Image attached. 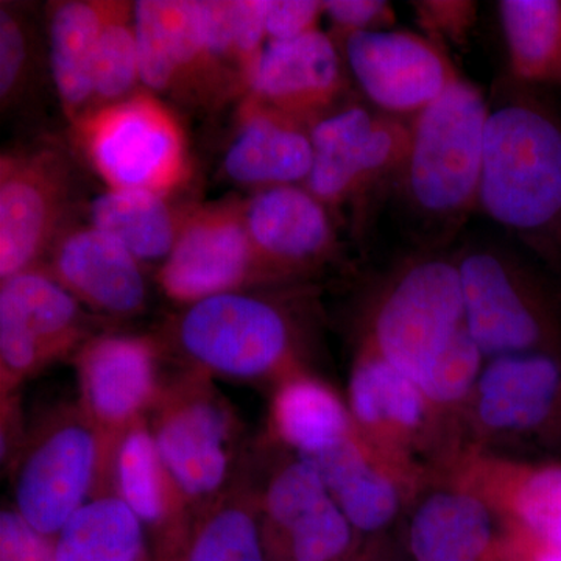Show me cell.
<instances>
[{
  "mask_svg": "<svg viewBox=\"0 0 561 561\" xmlns=\"http://www.w3.org/2000/svg\"><path fill=\"white\" fill-rule=\"evenodd\" d=\"M146 561H151V557H150V559H147Z\"/></svg>",
  "mask_w": 561,
  "mask_h": 561,
  "instance_id": "b9f144b4",
  "label": "cell"
},
{
  "mask_svg": "<svg viewBox=\"0 0 561 561\" xmlns=\"http://www.w3.org/2000/svg\"><path fill=\"white\" fill-rule=\"evenodd\" d=\"M497 10L513 76L526 83H561V2L502 0Z\"/></svg>",
  "mask_w": 561,
  "mask_h": 561,
  "instance_id": "4dcf8cb0",
  "label": "cell"
},
{
  "mask_svg": "<svg viewBox=\"0 0 561 561\" xmlns=\"http://www.w3.org/2000/svg\"><path fill=\"white\" fill-rule=\"evenodd\" d=\"M416 16L424 31L456 44L467 43L468 33L476 21L474 2L456 0H427L415 2Z\"/></svg>",
  "mask_w": 561,
  "mask_h": 561,
  "instance_id": "8d00e7d4",
  "label": "cell"
},
{
  "mask_svg": "<svg viewBox=\"0 0 561 561\" xmlns=\"http://www.w3.org/2000/svg\"><path fill=\"white\" fill-rule=\"evenodd\" d=\"M158 283L171 300L187 306L276 280L254 250L242 203L230 202L187 210Z\"/></svg>",
  "mask_w": 561,
  "mask_h": 561,
  "instance_id": "4fadbf2b",
  "label": "cell"
},
{
  "mask_svg": "<svg viewBox=\"0 0 561 561\" xmlns=\"http://www.w3.org/2000/svg\"><path fill=\"white\" fill-rule=\"evenodd\" d=\"M323 14V2L317 0H268L265 18L268 41L297 39L319 31Z\"/></svg>",
  "mask_w": 561,
  "mask_h": 561,
  "instance_id": "74e56055",
  "label": "cell"
},
{
  "mask_svg": "<svg viewBox=\"0 0 561 561\" xmlns=\"http://www.w3.org/2000/svg\"><path fill=\"white\" fill-rule=\"evenodd\" d=\"M151 561H268L256 482L243 471L232 486L153 540Z\"/></svg>",
  "mask_w": 561,
  "mask_h": 561,
  "instance_id": "603a6c76",
  "label": "cell"
},
{
  "mask_svg": "<svg viewBox=\"0 0 561 561\" xmlns=\"http://www.w3.org/2000/svg\"><path fill=\"white\" fill-rule=\"evenodd\" d=\"M172 341L191 370L239 382L276 383L306 370L300 335L280 302L228 291L183 309Z\"/></svg>",
  "mask_w": 561,
  "mask_h": 561,
  "instance_id": "3957f363",
  "label": "cell"
},
{
  "mask_svg": "<svg viewBox=\"0 0 561 561\" xmlns=\"http://www.w3.org/2000/svg\"><path fill=\"white\" fill-rule=\"evenodd\" d=\"M160 342L127 334L91 337L73 356L80 408L113 456L122 435L149 419L160 400Z\"/></svg>",
  "mask_w": 561,
  "mask_h": 561,
  "instance_id": "2e32d148",
  "label": "cell"
},
{
  "mask_svg": "<svg viewBox=\"0 0 561 561\" xmlns=\"http://www.w3.org/2000/svg\"><path fill=\"white\" fill-rule=\"evenodd\" d=\"M256 491L268 561H348L360 552L359 531L309 461L289 453Z\"/></svg>",
  "mask_w": 561,
  "mask_h": 561,
  "instance_id": "30bf717a",
  "label": "cell"
},
{
  "mask_svg": "<svg viewBox=\"0 0 561 561\" xmlns=\"http://www.w3.org/2000/svg\"><path fill=\"white\" fill-rule=\"evenodd\" d=\"M113 454L77 404L44 415L10 465L14 508L32 527L55 538L95 491L113 486Z\"/></svg>",
  "mask_w": 561,
  "mask_h": 561,
  "instance_id": "5b68a950",
  "label": "cell"
},
{
  "mask_svg": "<svg viewBox=\"0 0 561 561\" xmlns=\"http://www.w3.org/2000/svg\"><path fill=\"white\" fill-rule=\"evenodd\" d=\"M351 419L365 438L386 451L430 468L467 443L463 431L386 357L362 339L346 394Z\"/></svg>",
  "mask_w": 561,
  "mask_h": 561,
  "instance_id": "9c48e42d",
  "label": "cell"
},
{
  "mask_svg": "<svg viewBox=\"0 0 561 561\" xmlns=\"http://www.w3.org/2000/svg\"><path fill=\"white\" fill-rule=\"evenodd\" d=\"M313 162L306 187L327 206L359 197L376 184L400 179L411 124L364 106L334 111L311 128Z\"/></svg>",
  "mask_w": 561,
  "mask_h": 561,
  "instance_id": "7c38bea8",
  "label": "cell"
},
{
  "mask_svg": "<svg viewBox=\"0 0 561 561\" xmlns=\"http://www.w3.org/2000/svg\"><path fill=\"white\" fill-rule=\"evenodd\" d=\"M27 431L22 426L20 394L14 393L2 397V465L10 468L14 457L20 453Z\"/></svg>",
  "mask_w": 561,
  "mask_h": 561,
  "instance_id": "ab89813d",
  "label": "cell"
},
{
  "mask_svg": "<svg viewBox=\"0 0 561 561\" xmlns=\"http://www.w3.org/2000/svg\"><path fill=\"white\" fill-rule=\"evenodd\" d=\"M561 413V364L557 354L494 357L483 365L463 415L467 442L540 434Z\"/></svg>",
  "mask_w": 561,
  "mask_h": 561,
  "instance_id": "ac0fdd59",
  "label": "cell"
},
{
  "mask_svg": "<svg viewBox=\"0 0 561 561\" xmlns=\"http://www.w3.org/2000/svg\"><path fill=\"white\" fill-rule=\"evenodd\" d=\"M135 31L140 83L153 92H179V73L161 0L135 2Z\"/></svg>",
  "mask_w": 561,
  "mask_h": 561,
  "instance_id": "d6a6232c",
  "label": "cell"
},
{
  "mask_svg": "<svg viewBox=\"0 0 561 561\" xmlns=\"http://www.w3.org/2000/svg\"><path fill=\"white\" fill-rule=\"evenodd\" d=\"M434 483L474 494L497 522L561 548V463L512 459L465 443L438 465Z\"/></svg>",
  "mask_w": 561,
  "mask_h": 561,
  "instance_id": "9a60e30c",
  "label": "cell"
},
{
  "mask_svg": "<svg viewBox=\"0 0 561 561\" xmlns=\"http://www.w3.org/2000/svg\"><path fill=\"white\" fill-rule=\"evenodd\" d=\"M241 128L225 154L232 181L261 190L308 181L312 171L311 127L247 99Z\"/></svg>",
  "mask_w": 561,
  "mask_h": 561,
  "instance_id": "cb8c5ba5",
  "label": "cell"
},
{
  "mask_svg": "<svg viewBox=\"0 0 561 561\" xmlns=\"http://www.w3.org/2000/svg\"><path fill=\"white\" fill-rule=\"evenodd\" d=\"M364 339L463 430L483 356L468 330L456 262H412L383 287Z\"/></svg>",
  "mask_w": 561,
  "mask_h": 561,
  "instance_id": "6da1fadb",
  "label": "cell"
},
{
  "mask_svg": "<svg viewBox=\"0 0 561 561\" xmlns=\"http://www.w3.org/2000/svg\"><path fill=\"white\" fill-rule=\"evenodd\" d=\"M46 271L95 312L131 317L146 308L149 289L142 264L95 228H79L60 236L50 249Z\"/></svg>",
  "mask_w": 561,
  "mask_h": 561,
  "instance_id": "7402d4cb",
  "label": "cell"
},
{
  "mask_svg": "<svg viewBox=\"0 0 561 561\" xmlns=\"http://www.w3.org/2000/svg\"><path fill=\"white\" fill-rule=\"evenodd\" d=\"M91 337L81 302L46 268H28L2 280L0 393H14L51 362L76 356Z\"/></svg>",
  "mask_w": 561,
  "mask_h": 561,
  "instance_id": "8fae6325",
  "label": "cell"
},
{
  "mask_svg": "<svg viewBox=\"0 0 561 561\" xmlns=\"http://www.w3.org/2000/svg\"><path fill=\"white\" fill-rule=\"evenodd\" d=\"M27 32L22 24L20 14L10 7L0 9V98L2 106L20 98L21 90L27 79L28 50Z\"/></svg>",
  "mask_w": 561,
  "mask_h": 561,
  "instance_id": "836d02e7",
  "label": "cell"
},
{
  "mask_svg": "<svg viewBox=\"0 0 561 561\" xmlns=\"http://www.w3.org/2000/svg\"><path fill=\"white\" fill-rule=\"evenodd\" d=\"M69 197V168L57 151L2 154L0 279L39 267L41 256L57 242Z\"/></svg>",
  "mask_w": 561,
  "mask_h": 561,
  "instance_id": "e0dca14e",
  "label": "cell"
},
{
  "mask_svg": "<svg viewBox=\"0 0 561 561\" xmlns=\"http://www.w3.org/2000/svg\"><path fill=\"white\" fill-rule=\"evenodd\" d=\"M149 426L190 508L225 493L242 476V424L205 373L165 381Z\"/></svg>",
  "mask_w": 561,
  "mask_h": 561,
  "instance_id": "8992f818",
  "label": "cell"
},
{
  "mask_svg": "<svg viewBox=\"0 0 561 561\" xmlns=\"http://www.w3.org/2000/svg\"><path fill=\"white\" fill-rule=\"evenodd\" d=\"M490 106L471 81H454L411 122L400 173L408 201L432 219L457 220L479 208Z\"/></svg>",
  "mask_w": 561,
  "mask_h": 561,
  "instance_id": "277c9868",
  "label": "cell"
},
{
  "mask_svg": "<svg viewBox=\"0 0 561 561\" xmlns=\"http://www.w3.org/2000/svg\"><path fill=\"white\" fill-rule=\"evenodd\" d=\"M348 561H376V559L370 551H360L354 559Z\"/></svg>",
  "mask_w": 561,
  "mask_h": 561,
  "instance_id": "60d3db41",
  "label": "cell"
},
{
  "mask_svg": "<svg viewBox=\"0 0 561 561\" xmlns=\"http://www.w3.org/2000/svg\"><path fill=\"white\" fill-rule=\"evenodd\" d=\"M0 561H55V538L32 527L16 508H2Z\"/></svg>",
  "mask_w": 561,
  "mask_h": 561,
  "instance_id": "d590c367",
  "label": "cell"
},
{
  "mask_svg": "<svg viewBox=\"0 0 561 561\" xmlns=\"http://www.w3.org/2000/svg\"><path fill=\"white\" fill-rule=\"evenodd\" d=\"M111 482L150 530L151 540L175 529L191 511L158 451L149 419L136 423L117 442Z\"/></svg>",
  "mask_w": 561,
  "mask_h": 561,
  "instance_id": "4316f807",
  "label": "cell"
},
{
  "mask_svg": "<svg viewBox=\"0 0 561 561\" xmlns=\"http://www.w3.org/2000/svg\"><path fill=\"white\" fill-rule=\"evenodd\" d=\"M99 2L69 0L50 9V70L66 116L76 124L94 110Z\"/></svg>",
  "mask_w": 561,
  "mask_h": 561,
  "instance_id": "f1b7e54d",
  "label": "cell"
},
{
  "mask_svg": "<svg viewBox=\"0 0 561 561\" xmlns=\"http://www.w3.org/2000/svg\"><path fill=\"white\" fill-rule=\"evenodd\" d=\"M489 561H561V548L534 537L529 531L500 523Z\"/></svg>",
  "mask_w": 561,
  "mask_h": 561,
  "instance_id": "f35d334b",
  "label": "cell"
},
{
  "mask_svg": "<svg viewBox=\"0 0 561 561\" xmlns=\"http://www.w3.org/2000/svg\"><path fill=\"white\" fill-rule=\"evenodd\" d=\"M479 208L527 245L560 260L561 122L537 102L490 110Z\"/></svg>",
  "mask_w": 561,
  "mask_h": 561,
  "instance_id": "7a4b0ae2",
  "label": "cell"
},
{
  "mask_svg": "<svg viewBox=\"0 0 561 561\" xmlns=\"http://www.w3.org/2000/svg\"><path fill=\"white\" fill-rule=\"evenodd\" d=\"M343 58L337 41L321 31L268 41L251 73L249 98L312 128L345 91Z\"/></svg>",
  "mask_w": 561,
  "mask_h": 561,
  "instance_id": "ffe728a7",
  "label": "cell"
},
{
  "mask_svg": "<svg viewBox=\"0 0 561 561\" xmlns=\"http://www.w3.org/2000/svg\"><path fill=\"white\" fill-rule=\"evenodd\" d=\"M273 389L271 432L280 448L294 456H319L356 430L346 401L308 368Z\"/></svg>",
  "mask_w": 561,
  "mask_h": 561,
  "instance_id": "484cf974",
  "label": "cell"
},
{
  "mask_svg": "<svg viewBox=\"0 0 561 561\" xmlns=\"http://www.w3.org/2000/svg\"><path fill=\"white\" fill-rule=\"evenodd\" d=\"M324 16L331 21L337 43L362 32L387 31L394 24V11L383 0H328Z\"/></svg>",
  "mask_w": 561,
  "mask_h": 561,
  "instance_id": "e575fe53",
  "label": "cell"
},
{
  "mask_svg": "<svg viewBox=\"0 0 561 561\" xmlns=\"http://www.w3.org/2000/svg\"><path fill=\"white\" fill-rule=\"evenodd\" d=\"M342 46L368 101L391 116L419 114L460 77L442 47L419 33L362 32Z\"/></svg>",
  "mask_w": 561,
  "mask_h": 561,
  "instance_id": "d6986e66",
  "label": "cell"
},
{
  "mask_svg": "<svg viewBox=\"0 0 561 561\" xmlns=\"http://www.w3.org/2000/svg\"><path fill=\"white\" fill-rule=\"evenodd\" d=\"M146 526L113 486L95 491L55 537V561H146Z\"/></svg>",
  "mask_w": 561,
  "mask_h": 561,
  "instance_id": "83f0119b",
  "label": "cell"
},
{
  "mask_svg": "<svg viewBox=\"0 0 561 561\" xmlns=\"http://www.w3.org/2000/svg\"><path fill=\"white\" fill-rule=\"evenodd\" d=\"M186 214L172 208L164 195L146 191L110 190L90 206L91 227L119 242L140 264L168 260Z\"/></svg>",
  "mask_w": 561,
  "mask_h": 561,
  "instance_id": "f546056e",
  "label": "cell"
},
{
  "mask_svg": "<svg viewBox=\"0 0 561 561\" xmlns=\"http://www.w3.org/2000/svg\"><path fill=\"white\" fill-rule=\"evenodd\" d=\"M411 508L408 548L413 561H489L500 522L467 491L434 483Z\"/></svg>",
  "mask_w": 561,
  "mask_h": 561,
  "instance_id": "d4e9b609",
  "label": "cell"
},
{
  "mask_svg": "<svg viewBox=\"0 0 561 561\" xmlns=\"http://www.w3.org/2000/svg\"><path fill=\"white\" fill-rule=\"evenodd\" d=\"M456 265L468 330L483 359L557 354L561 335L557 306L518 261L500 250L472 249Z\"/></svg>",
  "mask_w": 561,
  "mask_h": 561,
  "instance_id": "ba28073f",
  "label": "cell"
},
{
  "mask_svg": "<svg viewBox=\"0 0 561 561\" xmlns=\"http://www.w3.org/2000/svg\"><path fill=\"white\" fill-rule=\"evenodd\" d=\"M98 51H95L94 105H111L128 99L140 81L135 3L99 2Z\"/></svg>",
  "mask_w": 561,
  "mask_h": 561,
  "instance_id": "1f68e13d",
  "label": "cell"
},
{
  "mask_svg": "<svg viewBox=\"0 0 561 561\" xmlns=\"http://www.w3.org/2000/svg\"><path fill=\"white\" fill-rule=\"evenodd\" d=\"M77 136L110 190L168 197L187 175L186 140L179 119L150 94H136L84 114Z\"/></svg>",
  "mask_w": 561,
  "mask_h": 561,
  "instance_id": "52a82bcc",
  "label": "cell"
},
{
  "mask_svg": "<svg viewBox=\"0 0 561 561\" xmlns=\"http://www.w3.org/2000/svg\"><path fill=\"white\" fill-rule=\"evenodd\" d=\"M302 460L316 468L362 538L390 529L434 485L430 468L379 448L357 427L339 445Z\"/></svg>",
  "mask_w": 561,
  "mask_h": 561,
  "instance_id": "5bb4252c",
  "label": "cell"
},
{
  "mask_svg": "<svg viewBox=\"0 0 561 561\" xmlns=\"http://www.w3.org/2000/svg\"><path fill=\"white\" fill-rule=\"evenodd\" d=\"M242 214L254 250L276 283L305 275L334 253L328 206L306 186L260 190L242 203Z\"/></svg>",
  "mask_w": 561,
  "mask_h": 561,
  "instance_id": "44dd1931",
  "label": "cell"
}]
</instances>
